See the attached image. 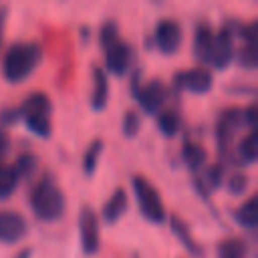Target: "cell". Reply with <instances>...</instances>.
Here are the masks:
<instances>
[{
    "label": "cell",
    "mask_w": 258,
    "mask_h": 258,
    "mask_svg": "<svg viewBox=\"0 0 258 258\" xmlns=\"http://www.w3.org/2000/svg\"><path fill=\"white\" fill-rule=\"evenodd\" d=\"M28 206L36 220L40 222H58L67 210V200L52 175L44 173L38 177L28 194Z\"/></svg>",
    "instance_id": "obj_1"
},
{
    "label": "cell",
    "mask_w": 258,
    "mask_h": 258,
    "mask_svg": "<svg viewBox=\"0 0 258 258\" xmlns=\"http://www.w3.org/2000/svg\"><path fill=\"white\" fill-rule=\"evenodd\" d=\"M42 50L36 42H14L2 56V77L10 85L24 83L40 64Z\"/></svg>",
    "instance_id": "obj_2"
},
{
    "label": "cell",
    "mask_w": 258,
    "mask_h": 258,
    "mask_svg": "<svg viewBox=\"0 0 258 258\" xmlns=\"http://www.w3.org/2000/svg\"><path fill=\"white\" fill-rule=\"evenodd\" d=\"M131 189H133V196H135L141 218L149 224H155V226L163 224L167 214H165V206H163V200H161L157 187L147 177L135 175L131 179Z\"/></svg>",
    "instance_id": "obj_3"
},
{
    "label": "cell",
    "mask_w": 258,
    "mask_h": 258,
    "mask_svg": "<svg viewBox=\"0 0 258 258\" xmlns=\"http://www.w3.org/2000/svg\"><path fill=\"white\" fill-rule=\"evenodd\" d=\"M236 26H238V22H228L214 34V42H212L206 64H210L212 69H218V71L230 67V62L234 60V54H236V48H234Z\"/></svg>",
    "instance_id": "obj_4"
},
{
    "label": "cell",
    "mask_w": 258,
    "mask_h": 258,
    "mask_svg": "<svg viewBox=\"0 0 258 258\" xmlns=\"http://www.w3.org/2000/svg\"><path fill=\"white\" fill-rule=\"evenodd\" d=\"M79 242L87 256H95L101 248V222L91 206L79 212Z\"/></svg>",
    "instance_id": "obj_5"
},
{
    "label": "cell",
    "mask_w": 258,
    "mask_h": 258,
    "mask_svg": "<svg viewBox=\"0 0 258 258\" xmlns=\"http://www.w3.org/2000/svg\"><path fill=\"white\" fill-rule=\"evenodd\" d=\"M181 40H183V32H181V26L171 20V18H161L155 28H153V42H155V48L163 54H173L179 50L181 46Z\"/></svg>",
    "instance_id": "obj_6"
},
{
    "label": "cell",
    "mask_w": 258,
    "mask_h": 258,
    "mask_svg": "<svg viewBox=\"0 0 258 258\" xmlns=\"http://www.w3.org/2000/svg\"><path fill=\"white\" fill-rule=\"evenodd\" d=\"M105 50V73L113 77H123L131 71L133 64V48L125 40H115Z\"/></svg>",
    "instance_id": "obj_7"
},
{
    "label": "cell",
    "mask_w": 258,
    "mask_h": 258,
    "mask_svg": "<svg viewBox=\"0 0 258 258\" xmlns=\"http://www.w3.org/2000/svg\"><path fill=\"white\" fill-rule=\"evenodd\" d=\"M135 99H137V105L141 109V113L145 115H157L163 105H165V99H167V91L161 83L157 81H151V83H141L135 91H133Z\"/></svg>",
    "instance_id": "obj_8"
},
{
    "label": "cell",
    "mask_w": 258,
    "mask_h": 258,
    "mask_svg": "<svg viewBox=\"0 0 258 258\" xmlns=\"http://www.w3.org/2000/svg\"><path fill=\"white\" fill-rule=\"evenodd\" d=\"M175 85L187 93L204 95L214 87V75L208 67H194L175 75Z\"/></svg>",
    "instance_id": "obj_9"
},
{
    "label": "cell",
    "mask_w": 258,
    "mask_h": 258,
    "mask_svg": "<svg viewBox=\"0 0 258 258\" xmlns=\"http://www.w3.org/2000/svg\"><path fill=\"white\" fill-rule=\"evenodd\" d=\"M28 234V222L22 214L0 210V244H18Z\"/></svg>",
    "instance_id": "obj_10"
},
{
    "label": "cell",
    "mask_w": 258,
    "mask_h": 258,
    "mask_svg": "<svg viewBox=\"0 0 258 258\" xmlns=\"http://www.w3.org/2000/svg\"><path fill=\"white\" fill-rule=\"evenodd\" d=\"M242 125L240 121V109H224L218 123H216V141H218V149L220 153L230 149L232 137L236 133V129Z\"/></svg>",
    "instance_id": "obj_11"
},
{
    "label": "cell",
    "mask_w": 258,
    "mask_h": 258,
    "mask_svg": "<svg viewBox=\"0 0 258 258\" xmlns=\"http://www.w3.org/2000/svg\"><path fill=\"white\" fill-rule=\"evenodd\" d=\"M169 228H171L173 236L177 238V242L183 246V250H185L187 254H191L194 258H202V256H204V248H202V244L194 238L189 226H187L179 216H171V218H169Z\"/></svg>",
    "instance_id": "obj_12"
},
{
    "label": "cell",
    "mask_w": 258,
    "mask_h": 258,
    "mask_svg": "<svg viewBox=\"0 0 258 258\" xmlns=\"http://www.w3.org/2000/svg\"><path fill=\"white\" fill-rule=\"evenodd\" d=\"M127 206H129V198H127V191L123 187H117L109 198L107 202L103 204V210H101V218L105 224H117L125 212H127Z\"/></svg>",
    "instance_id": "obj_13"
},
{
    "label": "cell",
    "mask_w": 258,
    "mask_h": 258,
    "mask_svg": "<svg viewBox=\"0 0 258 258\" xmlns=\"http://www.w3.org/2000/svg\"><path fill=\"white\" fill-rule=\"evenodd\" d=\"M214 34H216V30L208 22H200L194 30V54L202 64L208 62V54H210V48H212V42H214Z\"/></svg>",
    "instance_id": "obj_14"
},
{
    "label": "cell",
    "mask_w": 258,
    "mask_h": 258,
    "mask_svg": "<svg viewBox=\"0 0 258 258\" xmlns=\"http://www.w3.org/2000/svg\"><path fill=\"white\" fill-rule=\"evenodd\" d=\"M109 101V81L105 69L93 71V89H91V107L95 111H103Z\"/></svg>",
    "instance_id": "obj_15"
},
{
    "label": "cell",
    "mask_w": 258,
    "mask_h": 258,
    "mask_svg": "<svg viewBox=\"0 0 258 258\" xmlns=\"http://www.w3.org/2000/svg\"><path fill=\"white\" fill-rule=\"evenodd\" d=\"M234 222L242 226L244 230H256L258 228V200L256 196H250L246 202H242L234 210Z\"/></svg>",
    "instance_id": "obj_16"
},
{
    "label": "cell",
    "mask_w": 258,
    "mask_h": 258,
    "mask_svg": "<svg viewBox=\"0 0 258 258\" xmlns=\"http://www.w3.org/2000/svg\"><path fill=\"white\" fill-rule=\"evenodd\" d=\"M30 115H50V99L44 93H30L22 105L18 107V117H30Z\"/></svg>",
    "instance_id": "obj_17"
},
{
    "label": "cell",
    "mask_w": 258,
    "mask_h": 258,
    "mask_svg": "<svg viewBox=\"0 0 258 258\" xmlns=\"http://www.w3.org/2000/svg\"><path fill=\"white\" fill-rule=\"evenodd\" d=\"M256 157H258V151H256V135H254V129H248V133L236 145V163H240L242 167L254 165L256 163Z\"/></svg>",
    "instance_id": "obj_18"
},
{
    "label": "cell",
    "mask_w": 258,
    "mask_h": 258,
    "mask_svg": "<svg viewBox=\"0 0 258 258\" xmlns=\"http://www.w3.org/2000/svg\"><path fill=\"white\" fill-rule=\"evenodd\" d=\"M155 117H157V119H155L157 131H159L163 137H175V135L179 133V129H181V117H179L177 111H173V109L163 111V109H161Z\"/></svg>",
    "instance_id": "obj_19"
},
{
    "label": "cell",
    "mask_w": 258,
    "mask_h": 258,
    "mask_svg": "<svg viewBox=\"0 0 258 258\" xmlns=\"http://www.w3.org/2000/svg\"><path fill=\"white\" fill-rule=\"evenodd\" d=\"M18 183H20V175L14 169V165L2 161L0 163V202L2 200H8L16 191Z\"/></svg>",
    "instance_id": "obj_20"
},
{
    "label": "cell",
    "mask_w": 258,
    "mask_h": 258,
    "mask_svg": "<svg viewBox=\"0 0 258 258\" xmlns=\"http://www.w3.org/2000/svg\"><path fill=\"white\" fill-rule=\"evenodd\" d=\"M181 157H183L185 165H187L191 171H200V169L206 165L208 153H206V149H204L200 143H191V141H187V143L183 145Z\"/></svg>",
    "instance_id": "obj_21"
},
{
    "label": "cell",
    "mask_w": 258,
    "mask_h": 258,
    "mask_svg": "<svg viewBox=\"0 0 258 258\" xmlns=\"http://www.w3.org/2000/svg\"><path fill=\"white\" fill-rule=\"evenodd\" d=\"M218 258H246L248 246L242 238H224L218 244Z\"/></svg>",
    "instance_id": "obj_22"
},
{
    "label": "cell",
    "mask_w": 258,
    "mask_h": 258,
    "mask_svg": "<svg viewBox=\"0 0 258 258\" xmlns=\"http://www.w3.org/2000/svg\"><path fill=\"white\" fill-rule=\"evenodd\" d=\"M101 155H103V141H101V139L91 141V145L85 149V153H83V161H81L83 171H85L87 177H91V175L97 171L99 161H101Z\"/></svg>",
    "instance_id": "obj_23"
},
{
    "label": "cell",
    "mask_w": 258,
    "mask_h": 258,
    "mask_svg": "<svg viewBox=\"0 0 258 258\" xmlns=\"http://www.w3.org/2000/svg\"><path fill=\"white\" fill-rule=\"evenodd\" d=\"M22 121L32 135L42 137V139L50 135V115H30V117H24Z\"/></svg>",
    "instance_id": "obj_24"
},
{
    "label": "cell",
    "mask_w": 258,
    "mask_h": 258,
    "mask_svg": "<svg viewBox=\"0 0 258 258\" xmlns=\"http://www.w3.org/2000/svg\"><path fill=\"white\" fill-rule=\"evenodd\" d=\"M224 179H226V167L222 163H214L206 169L204 181L200 185H204L206 191H212V189H218L220 185H224Z\"/></svg>",
    "instance_id": "obj_25"
},
{
    "label": "cell",
    "mask_w": 258,
    "mask_h": 258,
    "mask_svg": "<svg viewBox=\"0 0 258 258\" xmlns=\"http://www.w3.org/2000/svg\"><path fill=\"white\" fill-rule=\"evenodd\" d=\"M224 185H226V189H228L232 196L240 198V196L246 194V189H248V185H250V177H248L244 171H234V173H230V175L224 179Z\"/></svg>",
    "instance_id": "obj_26"
},
{
    "label": "cell",
    "mask_w": 258,
    "mask_h": 258,
    "mask_svg": "<svg viewBox=\"0 0 258 258\" xmlns=\"http://www.w3.org/2000/svg\"><path fill=\"white\" fill-rule=\"evenodd\" d=\"M12 165H14V169L18 171L20 179H30V177L34 175L36 167H38V161H36V157H34L32 153H20Z\"/></svg>",
    "instance_id": "obj_27"
},
{
    "label": "cell",
    "mask_w": 258,
    "mask_h": 258,
    "mask_svg": "<svg viewBox=\"0 0 258 258\" xmlns=\"http://www.w3.org/2000/svg\"><path fill=\"white\" fill-rule=\"evenodd\" d=\"M234 58L238 60V64L244 71H254L256 69V50H254V42H242V48L234 54Z\"/></svg>",
    "instance_id": "obj_28"
},
{
    "label": "cell",
    "mask_w": 258,
    "mask_h": 258,
    "mask_svg": "<svg viewBox=\"0 0 258 258\" xmlns=\"http://www.w3.org/2000/svg\"><path fill=\"white\" fill-rule=\"evenodd\" d=\"M115 40H119V26L115 20H107L101 28H99V44L103 48H107L109 44H113Z\"/></svg>",
    "instance_id": "obj_29"
},
{
    "label": "cell",
    "mask_w": 258,
    "mask_h": 258,
    "mask_svg": "<svg viewBox=\"0 0 258 258\" xmlns=\"http://www.w3.org/2000/svg\"><path fill=\"white\" fill-rule=\"evenodd\" d=\"M123 133L127 135V137H133V135H137L139 133V129H141V115L137 113V111H127L125 115H123Z\"/></svg>",
    "instance_id": "obj_30"
},
{
    "label": "cell",
    "mask_w": 258,
    "mask_h": 258,
    "mask_svg": "<svg viewBox=\"0 0 258 258\" xmlns=\"http://www.w3.org/2000/svg\"><path fill=\"white\" fill-rule=\"evenodd\" d=\"M240 121L248 129H254V125H256V107L254 105H248L246 109H240Z\"/></svg>",
    "instance_id": "obj_31"
},
{
    "label": "cell",
    "mask_w": 258,
    "mask_h": 258,
    "mask_svg": "<svg viewBox=\"0 0 258 258\" xmlns=\"http://www.w3.org/2000/svg\"><path fill=\"white\" fill-rule=\"evenodd\" d=\"M8 149H10V137H8L6 129L0 125V163L4 161V157H6Z\"/></svg>",
    "instance_id": "obj_32"
},
{
    "label": "cell",
    "mask_w": 258,
    "mask_h": 258,
    "mask_svg": "<svg viewBox=\"0 0 258 258\" xmlns=\"http://www.w3.org/2000/svg\"><path fill=\"white\" fill-rule=\"evenodd\" d=\"M4 28H6V8L0 10V48H2V40H4Z\"/></svg>",
    "instance_id": "obj_33"
},
{
    "label": "cell",
    "mask_w": 258,
    "mask_h": 258,
    "mask_svg": "<svg viewBox=\"0 0 258 258\" xmlns=\"http://www.w3.org/2000/svg\"><path fill=\"white\" fill-rule=\"evenodd\" d=\"M12 258H32V248H22V250H18Z\"/></svg>",
    "instance_id": "obj_34"
}]
</instances>
